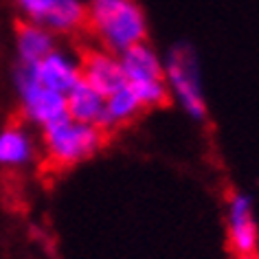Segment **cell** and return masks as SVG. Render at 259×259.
Returning a JSON list of instances; mask_svg holds the SVG:
<instances>
[{"mask_svg":"<svg viewBox=\"0 0 259 259\" xmlns=\"http://www.w3.org/2000/svg\"><path fill=\"white\" fill-rule=\"evenodd\" d=\"M106 143V132L70 116L40 130V152L53 167H75L95 158Z\"/></svg>","mask_w":259,"mask_h":259,"instance_id":"3957f363","label":"cell"},{"mask_svg":"<svg viewBox=\"0 0 259 259\" xmlns=\"http://www.w3.org/2000/svg\"><path fill=\"white\" fill-rule=\"evenodd\" d=\"M163 62L169 99L191 121H204L209 106H206L198 51L189 42H178L163 55Z\"/></svg>","mask_w":259,"mask_h":259,"instance_id":"7a4b0ae2","label":"cell"},{"mask_svg":"<svg viewBox=\"0 0 259 259\" xmlns=\"http://www.w3.org/2000/svg\"><path fill=\"white\" fill-rule=\"evenodd\" d=\"M88 31L97 47L121 55L147 42L150 22L139 0H103L88 7Z\"/></svg>","mask_w":259,"mask_h":259,"instance_id":"6da1fadb","label":"cell"},{"mask_svg":"<svg viewBox=\"0 0 259 259\" xmlns=\"http://www.w3.org/2000/svg\"><path fill=\"white\" fill-rule=\"evenodd\" d=\"M145 110L141 106L139 97L132 93V88H127L125 83L114 90L112 95L106 97V108H103V121L101 130L103 132H112V130L125 127L130 123H134L143 114Z\"/></svg>","mask_w":259,"mask_h":259,"instance_id":"7c38bea8","label":"cell"},{"mask_svg":"<svg viewBox=\"0 0 259 259\" xmlns=\"http://www.w3.org/2000/svg\"><path fill=\"white\" fill-rule=\"evenodd\" d=\"M57 47H60V44H57V35H53L49 29L37 27V24H31V22L18 24L16 35H14L16 62L37 64Z\"/></svg>","mask_w":259,"mask_h":259,"instance_id":"8fae6325","label":"cell"},{"mask_svg":"<svg viewBox=\"0 0 259 259\" xmlns=\"http://www.w3.org/2000/svg\"><path fill=\"white\" fill-rule=\"evenodd\" d=\"M40 156V141L31 125L14 121L0 127V169L20 171L31 167Z\"/></svg>","mask_w":259,"mask_h":259,"instance_id":"ba28073f","label":"cell"},{"mask_svg":"<svg viewBox=\"0 0 259 259\" xmlns=\"http://www.w3.org/2000/svg\"><path fill=\"white\" fill-rule=\"evenodd\" d=\"M226 237L229 248L237 259H257L259 226L252 198L244 191L231 193L226 202Z\"/></svg>","mask_w":259,"mask_h":259,"instance_id":"52a82bcc","label":"cell"},{"mask_svg":"<svg viewBox=\"0 0 259 259\" xmlns=\"http://www.w3.org/2000/svg\"><path fill=\"white\" fill-rule=\"evenodd\" d=\"M11 88H14L16 95L18 112H20L22 121L31 127L44 130L51 123L68 116L66 95L44 86L37 79L33 64H14V68H11Z\"/></svg>","mask_w":259,"mask_h":259,"instance_id":"277c9868","label":"cell"},{"mask_svg":"<svg viewBox=\"0 0 259 259\" xmlns=\"http://www.w3.org/2000/svg\"><path fill=\"white\" fill-rule=\"evenodd\" d=\"M103 108H106V97L88 86L83 79L77 81V86L66 95V112L75 121L101 127Z\"/></svg>","mask_w":259,"mask_h":259,"instance_id":"4fadbf2b","label":"cell"},{"mask_svg":"<svg viewBox=\"0 0 259 259\" xmlns=\"http://www.w3.org/2000/svg\"><path fill=\"white\" fill-rule=\"evenodd\" d=\"M79 62H81V79L103 97L112 95L114 90H119L125 83L119 55L108 53V51L97 47L88 51V53H83Z\"/></svg>","mask_w":259,"mask_h":259,"instance_id":"30bf717a","label":"cell"},{"mask_svg":"<svg viewBox=\"0 0 259 259\" xmlns=\"http://www.w3.org/2000/svg\"><path fill=\"white\" fill-rule=\"evenodd\" d=\"M33 70L44 86L57 90L62 95H68L70 90L77 86V81L81 79V62L75 53H70L66 49L57 47L55 51L33 64Z\"/></svg>","mask_w":259,"mask_h":259,"instance_id":"9c48e42d","label":"cell"},{"mask_svg":"<svg viewBox=\"0 0 259 259\" xmlns=\"http://www.w3.org/2000/svg\"><path fill=\"white\" fill-rule=\"evenodd\" d=\"M83 3H86V5H88V7H90V5H97V3H103V0H83Z\"/></svg>","mask_w":259,"mask_h":259,"instance_id":"5bb4252c","label":"cell"},{"mask_svg":"<svg viewBox=\"0 0 259 259\" xmlns=\"http://www.w3.org/2000/svg\"><path fill=\"white\" fill-rule=\"evenodd\" d=\"M20 22L49 29L53 35H70L86 29L88 5L83 0H14Z\"/></svg>","mask_w":259,"mask_h":259,"instance_id":"8992f818","label":"cell"},{"mask_svg":"<svg viewBox=\"0 0 259 259\" xmlns=\"http://www.w3.org/2000/svg\"><path fill=\"white\" fill-rule=\"evenodd\" d=\"M121 70L125 86L139 97L143 110L163 108L169 101L165 83V62L152 44H139V47L125 51L119 55Z\"/></svg>","mask_w":259,"mask_h":259,"instance_id":"5b68a950","label":"cell"}]
</instances>
